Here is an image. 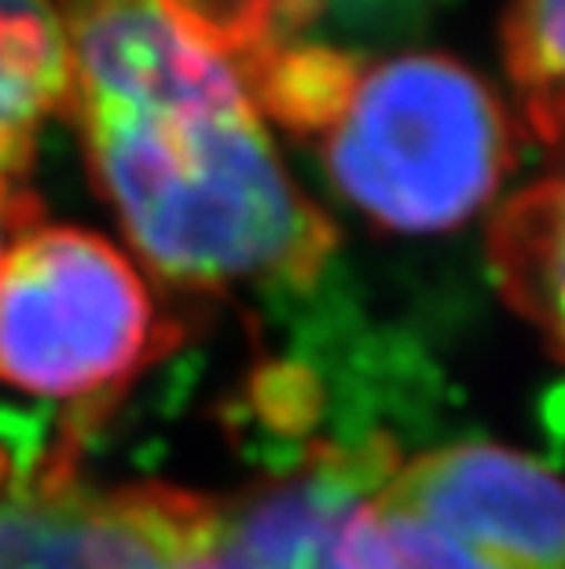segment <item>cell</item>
Here are the masks:
<instances>
[{
    "label": "cell",
    "mask_w": 565,
    "mask_h": 569,
    "mask_svg": "<svg viewBox=\"0 0 565 569\" xmlns=\"http://www.w3.org/2000/svg\"><path fill=\"white\" fill-rule=\"evenodd\" d=\"M89 177L143 272L191 295L309 287L339 232L286 173L258 103V4L52 0Z\"/></svg>",
    "instance_id": "6da1fadb"
},
{
    "label": "cell",
    "mask_w": 565,
    "mask_h": 569,
    "mask_svg": "<svg viewBox=\"0 0 565 569\" xmlns=\"http://www.w3.org/2000/svg\"><path fill=\"white\" fill-rule=\"evenodd\" d=\"M334 188L390 232L463 228L518 162L522 126L460 59L407 52L353 67L312 137Z\"/></svg>",
    "instance_id": "7a4b0ae2"
},
{
    "label": "cell",
    "mask_w": 565,
    "mask_h": 569,
    "mask_svg": "<svg viewBox=\"0 0 565 569\" xmlns=\"http://www.w3.org/2000/svg\"><path fill=\"white\" fill-rule=\"evenodd\" d=\"M180 346L129 250L33 221L0 258V382L81 411L78 430Z\"/></svg>",
    "instance_id": "3957f363"
},
{
    "label": "cell",
    "mask_w": 565,
    "mask_h": 569,
    "mask_svg": "<svg viewBox=\"0 0 565 569\" xmlns=\"http://www.w3.org/2000/svg\"><path fill=\"white\" fill-rule=\"evenodd\" d=\"M356 569H565V475L500 441L396 456L349 522Z\"/></svg>",
    "instance_id": "277c9868"
},
{
    "label": "cell",
    "mask_w": 565,
    "mask_h": 569,
    "mask_svg": "<svg viewBox=\"0 0 565 569\" xmlns=\"http://www.w3.org/2000/svg\"><path fill=\"white\" fill-rule=\"evenodd\" d=\"M85 430L52 448H0V569H206L218 492L81 467Z\"/></svg>",
    "instance_id": "5b68a950"
},
{
    "label": "cell",
    "mask_w": 565,
    "mask_h": 569,
    "mask_svg": "<svg viewBox=\"0 0 565 569\" xmlns=\"http://www.w3.org/2000/svg\"><path fill=\"white\" fill-rule=\"evenodd\" d=\"M396 456L386 433L327 441L283 475L218 492L206 569H356L349 522Z\"/></svg>",
    "instance_id": "8992f818"
},
{
    "label": "cell",
    "mask_w": 565,
    "mask_h": 569,
    "mask_svg": "<svg viewBox=\"0 0 565 569\" xmlns=\"http://www.w3.org/2000/svg\"><path fill=\"white\" fill-rule=\"evenodd\" d=\"M485 258L503 306L565 371V137L539 177L496 206Z\"/></svg>",
    "instance_id": "52a82bcc"
},
{
    "label": "cell",
    "mask_w": 565,
    "mask_h": 569,
    "mask_svg": "<svg viewBox=\"0 0 565 569\" xmlns=\"http://www.w3.org/2000/svg\"><path fill=\"white\" fill-rule=\"evenodd\" d=\"M70 96L67 33L52 0H0V173L30 162Z\"/></svg>",
    "instance_id": "ba28073f"
},
{
    "label": "cell",
    "mask_w": 565,
    "mask_h": 569,
    "mask_svg": "<svg viewBox=\"0 0 565 569\" xmlns=\"http://www.w3.org/2000/svg\"><path fill=\"white\" fill-rule=\"evenodd\" d=\"M503 59L522 132L555 148L565 137V0H514Z\"/></svg>",
    "instance_id": "9c48e42d"
},
{
    "label": "cell",
    "mask_w": 565,
    "mask_h": 569,
    "mask_svg": "<svg viewBox=\"0 0 565 569\" xmlns=\"http://www.w3.org/2000/svg\"><path fill=\"white\" fill-rule=\"evenodd\" d=\"M33 221H38V210H33L27 196H19V191L11 188L8 173H0V258H4V250L11 247V239Z\"/></svg>",
    "instance_id": "30bf717a"
}]
</instances>
